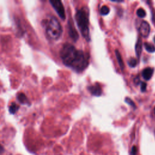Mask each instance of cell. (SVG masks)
<instances>
[{"label":"cell","instance_id":"1","mask_svg":"<svg viewBox=\"0 0 155 155\" xmlns=\"http://www.w3.org/2000/svg\"><path fill=\"white\" fill-rule=\"evenodd\" d=\"M61 58L66 66L76 71H82L89 65V58L82 50H78L74 45L64 44L60 51Z\"/></svg>","mask_w":155,"mask_h":155},{"label":"cell","instance_id":"2","mask_svg":"<svg viewBox=\"0 0 155 155\" xmlns=\"http://www.w3.org/2000/svg\"><path fill=\"white\" fill-rule=\"evenodd\" d=\"M76 21L81 33L87 41H89L90 32L89 27V15L85 8H82L77 11L75 15Z\"/></svg>","mask_w":155,"mask_h":155},{"label":"cell","instance_id":"3","mask_svg":"<svg viewBox=\"0 0 155 155\" xmlns=\"http://www.w3.org/2000/svg\"><path fill=\"white\" fill-rule=\"evenodd\" d=\"M45 32L48 37L51 39L57 40L61 37L63 29L57 18L53 17L48 21L46 25Z\"/></svg>","mask_w":155,"mask_h":155},{"label":"cell","instance_id":"4","mask_svg":"<svg viewBox=\"0 0 155 155\" xmlns=\"http://www.w3.org/2000/svg\"><path fill=\"white\" fill-rule=\"evenodd\" d=\"M50 4H51V6L55 9V11L57 12L59 17L63 19H65V10L64 7L63 3L61 1H50Z\"/></svg>","mask_w":155,"mask_h":155},{"label":"cell","instance_id":"5","mask_svg":"<svg viewBox=\"0 0 155 155\" xmlns=\"http://www.w3.org/2000/svg\"><path fill=\"white\" fill-rule=\"evenodd\" d=\"M139 32L143 37L147 38L148 37L150 32V27L149 24L146 21H143L141 23L139 29Z\"/></svg>","mask_w":155,"mask_h":155},{"label":"cell","instance_id":"6","mask_svg":"<svg viewBox=\"0 0 155 155\" xmlns=\"http://www.w3.org/2000/svg\"><path fill=\"white\" fill-rule=\"evenodd\" d=\"M89 90L92 94V95L94 96H100L102 95V89L101 86L98 83H96L95 84L89 87Z\"/></svg>","mask_w":155,"mask_h":155},{"label":"cell","instance_id":"7","mask_svg":"<svg viewBox=\"0 0 155 155\" xmlns=\"http://www.w3.org/2000/svg\"><path fill=\"white\" fill-rule=\"evenodd\" d=\"M69 33L70 37L74 41H76L79 38V35L77 31L75 30L73 25L72 23H69Z\"/></svg>","mask_w":155,"mask_h":155},{"label":"cell","instance_id":"8","mask_svg":"<svg viewBox=\"0 0 155 155\" xmlns=\"http://www.w3.org/2000/svg\"><path fill=\"white\" fill-rule=\"evenodd\" d=\"M153 75V69L150 67H147L142 71V76L146 80H150Z\"/></svg>","mask_w":155,"mask_h":155},{"label":"cell","instance_id":"9","mask_svg":"<svg viewBox=\"0 0 155 155\" xmlns=\"http://www.w3.org/2000/svg\"><path fill=\"white\" fill-rule=\"evenodd\" d=\"M135 50H136L137 57L139 58H140V56L142 53V42L141 38H139V39L137 41L136 47H135Z\"/></svg>","mask_w":155,"mask_h":155},{"label":"cell","instance_id":"10","mask_svg":"<svg viewBox=\"0 0 155 155\" xmlns=\"http://www.w3.org/2000/svg\"><path fill=\"white\" fill-rule=\"evenodd\" d=\"M18 100L20 103H21L23 104H27L29 105V101L27 99V96H25V94H23V93H21L18 95Z\"/></svg>","mask_w":155,"mask_h":155},{"label":"cell","instance_id":"11","mask_svg":"<svg viewBox=\"0 0 155 155\" xmlns=\"http://www.w3.org/2000/svg\"><path fill=\"white\" fill-rule=\"evenodd\" d=\"M115 54H116V58H117V60L118 61V63H119V65L120 66V68L122 70H124V62H123V60L122 59V57H121V55L120 53V51H119L118 50H115Z\"/></svg>","mask_w":155,"mask_h":155},{"label":"cell","instance_id":"12","mask_svg":"<svg viewBox=\"0 0 155 155\" xmlns=\"http://www.w3.org/2000/svg\"><path fill=\"white\" fill-rule=\"evenodd\" d=\"M144 47L146 50L149 53H154L155 52V47L154 45L149 43H145L144 44Z\"/></svg>","mask_w":155,"mask_h":155},{"label":"cell","instance_id":"13","mask_svg":"<svg viewBox=\"0 0 155 155\" xmlns=\"http://www.w3.org/2000/svg\"><path fill=\"white\" fill-rule=\"evenodd\" d=\"M19 108V107L18 105H17L16 103L13 102L9 107V112L12 114H15L18 110Z\"/></svg>","mask_w":155,"mask_h":155},{"label":"cell","instance_id":"14","mask_svg":"<svg viewBox=\"0 0 155 155\" xmlns=\"http://www.w3.org/2000/svg\"><path fill=\"white\" fill-rule=\"evenodd\" d=\"M136 14L138 15V17H139V18H143L146 16V12L145 11V10L142 9V8H139V9H138L137 12H136Z\"/></svg>","mask_w":155,"mask_h":155},{"label":"cell","instance_id":"15","mask_svg":"<svg viewBox=\"0 0 155 155\" xmlns=\"http://www.w3.org/2000/svg\"><path fill=\"white\" fill-rule=\"evenodd\" d=\"M128 64L131 67H135L138 64V61L136 59L134 58H130L128 61Z\"/></svg>","mask_w":155,"mask_h":155},{"label":"cell","instance_id":"16","mask_svg":"<svg viewBox=\"0 0 155 155\" xmlns=\"http://www.w3.org/2000/svg\"><path fill=\"white\" fill-rule=\"evenodd\" d=\"M110 12V9L107 6H104L100 9V13L102 15H107Z\"/></svg>","mask_w":155,"mask_h":155},{"label":"cell","instance_id":"17","mask_svg":"<svg viewBox=\"0 0 155 155\" xmlns=\"http://www.w3.org/2000/svg\"><path fill=\"white\" fill-rule=\"evenodd\" d=\"M125 102L127 103V104H128V105H130V106H132L133 108H136L135 102H134L130 98H126L125 99Z\"/></svg>","mask_w":155,"mask_h":155},{"label":"cell","instance_id":"18","mask_svg":"<svg viewBox=\"0 0 155 155\" xmlns=\"http://www.w3.org/2000/svg\"><path fill=\"white\" fill-rule=\"evenodd\" d=\"M147 89V84L146 82H141V90L142 92H144Z\"/></svg>","mask_w":155,"mask_h":155},{"label":"cell","instance_id":"19","mask_svg":"<svg viewBox=\"0 0 155 155\" xmlns=\"http://www.w3.org/2000/svg\"><path fill=\"white\" fill-rule=\"evenodd\" d=\"M131 153H132V155H135L136 154V153H137V148H136V147L135 146H133L132 147Z\"/></svg>","mask_w":155,"mask_h":155},{"label":"cell","instance_id":"20","mask_svg":"<svg viewBox=\"0 0 155 155\" xmlns=\"http://www.w3.org/2000/svg\"><path fill=\"white\" fill-rule=\"evenodd\" d=\"M134 82H135V83L136 84H139V82H140V79H139V77H136V78L134 80Z\"/></svg>","mask_w":155,"mask_h":155},{"label":"cell","instance_id":"21","mask_svg":"<svg viewBox=\"0 0 155 155\" xmlns=\"http://www.w3.org/2000/svg\"><path fill=\"white\" fill-rule=\"evenodd\" d=\"M4 148L3 146L0 144V154L3 153L4 152Z\"/></svg>","mask_w":155,"mask_h":155},{"label":"cell","instance_id":"22","mask_svg":"<svg viewBox=\"0 0 155 155\" xmlns=\"http://www.w3.org/2000/svg\"><path fill=\"white\" fill-rule=\"evenodd\" d=\"M154 43H155V37H154Z\"/></svg>","mask_w":155,"mask_h":155},{"label":"cell","instance_id":"23","mask_svg":"<svg viewBox=\"0 0 155 155\" xmlns=\"http://www.w3.org/2000/svg\"><path fill=\"white\" fill-rule=\"evenodd\" d=\"M154 114H155V108H154Z\"/></svg>","mask_w":155,"mask_h":155}]
</instances>
